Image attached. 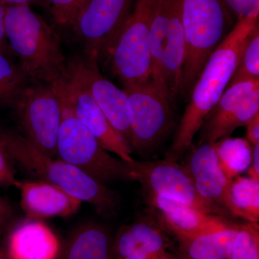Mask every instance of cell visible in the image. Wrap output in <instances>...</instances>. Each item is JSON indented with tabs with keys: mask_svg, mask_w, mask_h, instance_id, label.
Segmentation results:
<instances>
[{
	"mask_svg": "<svg viewBox=\"0 0 259 259\" xmlns=\"http://www.w3.org/2000/svg\"><path fill=\"white\" fill-rule=\"evenodd\" d=\"M131 0H89L74 27L82 39L87 56L99 61L109 57L127 19Z\"/></svg>",
	"mask_w": 259,
	"mask_h": 259,
	"instance_id": "8fae6325",
	"label": "cell"
},
{
	"mask_svg": "<svg viewBox=\"0 0 259 259\" xmlns=\"http://www.w3.org/2000/svg\"><path fill=\"white\" fill-rule=\"evenodd\" d=\"M0 259H10L9 256H7L6 255H5L4 253L0 252Z\"/></svg>",
	"mask_w": 259,
	"mask_h": 259,
	"instance_id": "d590c367",
	"label": "cell"
},
{
	"mask_svg": "<svg viewBox=\"0 0 259 259\" xmlns=\"http://www.w3.org/2000/svg\"><path fill=\"white\" fill-rule=\"evenodd\" d=\"M184 259H190V258H187V257H185V258Z\"/></svg>",
	"mask_w": 259,
	"mask_h": 259,
	"instance_id": "8d00e7d4",
	"label": "cell"
},
{
	"mask_svg": "<svg viewBox=\"0 0 259 259\" xmlns=\"http://www.w3.org/2000/svg\"><path fill=\"white\" fill-rule=\"evenodd\" d=\"M26 75L13 64L0 49V106L14 107L26 88Z\"/></svg>",
	"mask_w": 259,
	"mask_h": 259,
	"instance_id": "cb8c5ba5",
	"label": "cell"
},
{
	"mask_svg": "<svg viewBox=\"0 0 259 259\" xmlns=\"http://www.w3.org/2000/svg\"><path fill=\"white\" fill-rule=\"evenodd\" d=\"M53 86L60 89L67 97L76 117L102 147L127 163L135 161L131 156L133 150L114 129L94 99L83 71L82 59L68 63L62 79Z\"/></svg>",
	"mask_w": 259,
	"mask_h": 259,
	"instance_id": "9c48e42d",
	"label": "cell"
},
{
	"mask_svg": "<svg viewBox=\"0 0 259 259\" xmlns=\"http://www.w3.org/2000/svg\"><path fill=\"white\" fill-rule=\"evenodd\" d=\"M89 0H47L58 25L72 26Z\"/></svg>",
	"mask_w": 259,
	"mask_h": 259,
	"instance_id": "4316f807",
	"label": "cell"
},
{
	"mask_svg": "<svg viewBox=\"0 0 259 259\" xmlns=\"http://www.w3.org/2000/svg\"><path fill=\"white\" fill-rule=\"evenodd\" d=\"M53 87L59 94L62 108L56 157L105 185L117 180H134L129 163L111 156L102 147L76 117L67 97L60 89Z\"/></svg>",
	"mask_w": 259,
	"mask_h": 259,
	"instance_id": "5b68a950",
	"label": "cell"
},
{
	"mask_svg": "<svg viewBox=\"0 0 259 259\" xmlns=\"http://www.w3.org/2000/svg\"><path fill=\"white\" fill-rule=\"evenodd\" d=\"M61 259H115L113 241L99 225H84L73 233Z\"/></svg>",
	"mask_w": 259,
	"mask_h": 259,
	"instance_id": "ffe728a7",
	"label": "cell"
},
{
	"mask_svg": "<svg viewBox=\"0 0 259 259\" xmlns=\"http://www.w3.org/2000/svg\"><path fill=\"white\" fill-rule=\"evenodd\" d=\"M35 0H0V4L5 7L18 6V5H29Z\"/></svg>",
	"mask_w": 259,
	"mask_h": 259,
	"instance_id": "836d02e7",
	"label": "cell"
},
{
	"mask_svg": "<svg viewBox=\"0 0 259 259\" xmlns=\"http://www.w3.org/2000/svg\"><path fill=\"white\" fill-rule=\"evenodd\" d=\"M259 79V28H255L247 40L238 66L228 87L242 81Z\"/></svg>",
	"mask_w": 259,
	"mask_h": 259,
	"instance_id": "d4e9b609",
	"label": "cell"
},
{
	"mask_svg": "<svg viewBox=\"0 0 259 259\" xmlns=\"http://www.w3.org/2000/svg\"><path fill=\"white\" fill-rule=\"evenodd\" d=\"M149 46L151 79L163 83L175 97L181 94L185 56L182 0H158Z\"/></svg>",
	"mask_w": 259,
	"mask_h": 259,
	"instance_id": "8992f818",
	"label": "cell"
},
{
	"mask_svg": "<svg viewBox=\"0 0 259 259\" xmlns=\"http://www.w3.org/2000/svg\"><path fill=\"white\" fill-rule=\"evenodd\" d=\"M229 259H259V231L257 223L239 226Z\"/></svg>",
	"mask_w": 259,
	"mask_h": 259,
	"instance_id": "484cf974",
	"label": "cell"
},
{
	"mask_svg": "<svg viewBox=\"0 0 259 259\" xmlns=\"http://www.w3.org/2000/svg\"><path fill=\"white\" fill-rule=\"evenodd\" d=\"M246 128L247 141L253 146L259 144V113L253 117Z\"/></svg>",
	"mask_w": 259,
	"mask_h": 259,
	"instance_id": "4dcf8cb0",
	"label": "cell"
},
{
	"mask_svg": "<svg viewBox=\"0 0 259 259\" xmlns=\"http://www.w3.org/2000/svg\"><path fill=\"white\" fill-rule=\"evenodd\" d=\"M89 88L97 105L114 129L131 147V133L127 115V95L102 76L98 61L87 56L82 59Z\"/></svg>",
	"mask_w": 259,
	"mask_h": 259,
	"instance_id": "e0dca14e",
	"label": "cell"
},
{
	"mask_svg": "<svg viewBox=\"0 0 259 259\" xmlns=\"http://www.w3.org/2000/svg\"><path fill=\"white\" fill-rule=\"evenodd\" d=\"M13 218V210L5 199L0 197V235L6 230Z\"/></svg>",
	"mask_w": 259,
	"mask_h": 259,
	"instance_id": "f546056e",
	"label": "cell"
},
{
	"mask_svg": "<svg viewBox=\"0 0 259 259\" xmlns=\"http://www.w3.org/2000/svg\"><path fill=\"white\" fill-rule=\"evenodd\" d=\"M5 8L6 7L4 5L0 4V49H3V50L5 40H6L5 27Z\"/></svg>",
	"mask_w": 259,
	"mask_h": 259,
	"instance_id": "d6a6232c",
	"label": "cell"
},
{
	"mask_svg": "<svg viewBox=\"0 0 259 259\" xmlns=\"http://www.w3.org/2000/svg\"><path fill=\"white\" fill-rule=\"evenodd\" d=\"M258 113L259 79L228 87L204 119L199 145L213 146L238 127L248 125Z\"/></svg>",
	"mask_w": 259,
	"mask_h": 259,
	"instance_id": "7c38bea8",
	"label": "cell"
},
{
	"mask_svg": "<svg viewBox=\"0 0 259 259\" xmlns=\"http://www.w3.org/2000/svg\"><path fill=\"white\" fill-rule=\"evenodd\" d=\"M0 144L13 163L32 176L91 204L102 217L111 218L117 213L120 205L117 194L76 166L42 154L16 133L0 131Z\"/></svg>",
	"mask_w": 259,
	"mask_h": 259,
	"instance_id": "7a4b0ae2",
	"label": "cell"
},
{
	"mask_svg": "<svg viewBox=\"0 0 259 259\" xmlns=\"http://www.w3.org/2000/svg\"><path fill=\"white\" fill-rule=\"evenodd\" d=\"M168 238L160 228L138 222L122 226L113 241L115 259H156L166 251Z\"/></svg>",
	"mask_w": 259,
	"mask_h": 259,
	"instance_id": "d6986e66",
	"label": "cell"
},
{
	"mask_svg": "<svg viewBox=\"0 0 259 259\" xmlns=\"http://www.w3.org/2000/svg\"><path fill=\"white\" fill-rule=\"evenodd\" d=\"M6 38L20 59L27 77L54 85L62 79L67 64L56 32L29 5L5 8Z\"/></svg>",
	"mask_w": 259,
	"mask_h": 259,
	"instance_id": "3957f363",
	"label": "cell"
},
{
	"mask_svg": "<svg viewBox=\"0 0 259 259\" xmlns=\"http://www.w3.org/2000/svg\"><path fill=\"white\" fill-rule=\"evenodd\" d=\"M259 10L238 20L209 56L191 90L178 131L164 159L177 162L192 145L204 119L225 93L235 72L245 44L258 25Z\"/></svg>",
	"mask_w": 259,
	"mask_h": 259,
	"instance_id": "6da1fadb",
	"label": "cell"
},
{
	"mask_svg": "<svg viewBox=\"0 0 259 259\" xmlns=\"http://www.w3.org/2000/svg\"><path fill=\"white\" fill-rule=\"evenodd\" d=\"M158 0H137L109 56L114 74L124 87L151 78L150 32Z\"/></svg>",
	"mask_w": 259,
	"mask_h": 259,
	"instance_id": "ba28073f",
	"label": "cell"
},
{
	"mask_svg": "<svg viewBox=\"0 0 259 259\" xmlns=\"http://www.w3.org/2000/svg\"><path fill=\"white\" fill-rule=\"evenodd\" d=\"M230 199L232 215L249 223L259 220V181L251 177H237L232 182Z\"/></svg>",
	"mask_w": 259,
	"mask_h": 259,
	"instance_id": "603a6c76",
	"label": "cell"
},
{
	"mask_svg": "<svg viewBox=\"0 0 259 259\" xmlns=\"http://www.w3.org/2000/svg\"><path fill=\"white\" fill-rule=\"evenodd\" d=\"M131 133V148L147 152L157 147L173 123L172 97L163 83L150 78L124 87Z\"/></svg>",
	"mask_w": 259,
	"mask_h": 259,
	"instance_id": "52a82bcc",
	"label": "cell"
},
{
	"mask_svg": "<svg viewBox=\"0 0 259 259\" xmlns=\"http://www.w3.org/2000/svg\"><path fill=\"white\" fill-rule=\"evenodd\" d=\"M27 141L39 152L55 158L62 117L59 94L52 85L28 87L14 107Z\"/></svg>",
	"mask_w": 259,
	"mask_h": 259,
	"instance_id": "30bf717a",
	"label": "cell"
},
{
	"mask_svg": "<svg viewBox=\"0 0 259 259\" xmlns=\"http://www.w3.org/2000/svg\"><path fill=\"white\" fill-rule=\"evenodd\" d=\"M133 180L139 182L150 197H161L212 214L214 209L206 202L194 187L185 167L177 162L162 160L135 161L129 163Z\"/></svg>",
	"mask_w": 259,
	"mask_h": 259,
	"instance_id": "4fadbf2b",
	"label": "cell"
},
{
	"mask_svg": "<svg viewBox=\"0 0 259 259\" xmlns=\"http://www.w3.org/2000/svg\"><path fill=\"white\" fill-rule=\"evenodd\" d=\"M60 243L42 221L27 219L12 232L8 241L10 259H56Z\"/></svg>",
	"mask_w": 259,
	"mask_h": 259,
	"instance_id": "ac0fdd59",
	"label": "cell"
},
{
	"mask_svg": "<svg viewBox=\"0 0 259 259\" xmlns=\"http://www.w3.org/2000/svg\"><path fill=\"white\" fill-rule=\"evenodd\" d=\"M15 175L13 161L0 144V187H15L18 182Z\"/></svg>",
	"mask_w": 259,
	"mask_h": 259,
	"instance_id": "83f0119b",
	"label": "cell"
},
{
	"mask_svg": "<svg viewBox=\"0 0 259 259\" xmlns=\"http://www.w3.org/2000/svg\"><path fill=\"white\" fill-rule=\"evenodd\" d=\"M185 56L181 94L190 93L204 65L228 35L231 12L223 0H182Z\"/></svg>",
	"mask_w": 259,
	"mask_h": 259,
	"instance_id": "277c9868",
	"label": "cell"
},
{
	"mask_svg": "<svg viewBox=\"0 0 259 259\" xmlns=\"http://www.w3.org/2000/svg\"><path fill=\"white\" fill-rule=\"evenodd\" d=\"M228 9L238 20L246 18L259 10V0H223Z\"/></svg>",
	"mask_w": 259,
	"mask_h": 259,
	"instance_id": "f1b7e54d",
	"label": "cell"
},
{
	"mask_svg": "<svg viewBox=\"0 0 259 259\" xmlns=\"http://www.w3.org/2000/svg\"><path fill=\"white\" fill-rule=\"evenodd\" d=\"M20 204L27 218L42 221L75 214L82 202L59 187L45 181H18Z\"/></svg>",
	"mask_w": 259,
	"mask_h": 259,
	"instance_id": "2e32d148",
	"label": "cell"
},
{
	"mask_svg": "<svg viewBox=\"0 0 259 259\" xmlns=\"http://www.w3.org/2000/svg\"><path fill=\"white\" fill-rule=\"evenodd\" d=\"M150 202L160 221L180 243L234 225L221 216L208 214L164 197H150Z\"/></svg>",
	"mask_w": 259,
	"mask_h": 259,
	"instance_id": "9a60e30c",
	"label": "cell"
},
{
	"mask_svg": "<svg viewBox=\"0 0 259 259\" xmlns=\"http://www.w3.org/2000/svg\"><path fill=\"white\" fill-rule=\"evenodd\" d=\"M253 165L248 168L250 177L259 181V144L254 146L252 157Z\"/></svg>",
	"mask_w": 259,
	"mask_h": 259,
	"instance_id": "1f68e13d",
	"label": "cell"
},
{
	"mask_svg": "<svg viewBox=\"0 0 259 259\" xmlns=\"http://www.w3.org/2000/svg\"><path fill=\"white\" fill-rule=\"evenodd\" d=\"M156 259H180L177 258L175 255L171 254V253H168L167 251H165L164 253H162L160 256H158Z\"/></svg>",
	"mask_w": 259,
	"mask_h": 259,
	"instance_id": "e575fe53",
	"label": "cell"
},
{
	"mask_svg": "<svg viewBox=\"0 0 259 259\" xmlns=\"http://www.w3.org/2000/svg\"><path fill=\"white\" fill-rule=\"evenodd\" d=\"M239 226H233L180 243L190 259H229Z\"/></svg>",
	"mask_w": 259,
	"mask_h": 259,
	"instance_id": "44dd1931",
	"label": "cell"
},
{
	"mask_svg": "<svg viewBox=\"0 0 259 259\" xmlns=\"http://www.w3.org/2000/svg\"><path fill=\"white\" fill-rule=\"evenodd\" d=\"M223 172L230 180L249 168L252 163L250 144L247 140L226 139L213 145Z\"/></svg>",
	"mask_w": 259,
	"mask_h": 259,
	"instance_id": "7402d4cb",
	"label": "cell"
},
{
	"mask_svg": "<svg viewBox=\"0 0 259 259\" xmlns=\"http://www.w3.org/2000/svg\"><path fill=\"white\" fill-rule=\"evenodd\" d=\"M186 169L192 177L197 193L214 212L223 209L232 215L230 190L233 180L227 178L221 168L214 146L199 145L192 153Z\"/></svg>",
	"mask_w": 259,
	"mask_h": 259,
	"instance_id": "5bb4252c",
	"label": "cell"
}]
</instances>
